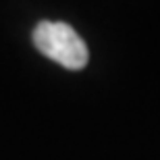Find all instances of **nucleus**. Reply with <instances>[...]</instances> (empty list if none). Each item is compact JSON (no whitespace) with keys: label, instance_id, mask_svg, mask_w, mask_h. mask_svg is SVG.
<instances>
[{"label":"nucleus","instance_id":"nucleus-1","mask_svg":"<svg viewBox=\"0 0 160 160\" xmlns=\"http://www.w3.org/2000/svg\"><path fill=\"white\" fill-rule=\"evenodd\" d=\"M31 40L46 58L62 65L65 69L79 71L88 65V46L71 25L60 21H42L36 25Z\"/></svg>","mask_w":160,"mask_h":160}]
</instances>
